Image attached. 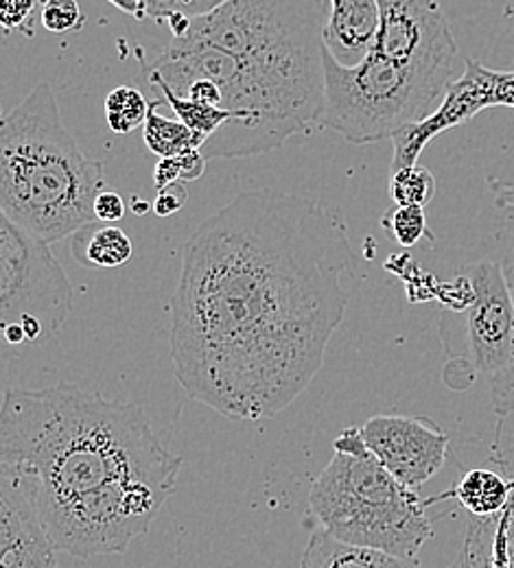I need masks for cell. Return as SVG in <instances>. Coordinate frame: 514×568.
<instances>
[{
	"instance_id": "6da1fadb",
	"label": "cell",
	"mask_w": 514,
	"mask_h": 568,
	"mask_svg": "<svg viewBox=\"0 0 514 568\" xmlns=\"http://www.w3.org/2000/svg\"><path fill=\"white\" fill-rule=\"evenodd\" d=\"M353 247L320 202L252 189L184 243L171 297L175 381L230 420L283 414L344 322Z\"/></svg>"
},
{
	"instance_id": "7a4b0ae2",
	"label": "cell",
	"mask_w": 514,
	"mask_h": 568,
	"mask_svg": "<svg viewBox=\"0 0 514 568\" xmlns=\"http://www.w3.org/2000/svg\"><path fill=\"white\" fill-rule=\"evenodd\" d=\"M180 468L182 457L160 444L139 405L73 383L4 392L0 470L20 477L38 505L121 479L175 490Z\"/></svg>"
},
{
	"instance_id": "3957f363",
	"label": "cell",
	"mask_w": 514,
	"mask_h": 568,
	"mask_svg": "<svg viewBox=\"0 0 514 568\" xmlns=\"http://www.w3.org/2000/svg\"><path fill=\"white\" fill-rule=\"evenodd\" d=\"M103 191V164L74 142L53 88L38 83L0 125V213L51 245L97 221Z\"/></svg>"
},
{
	"instance_id": "277c9868",
	"label": "cell",
	"mask_w": 514,
	"mask_h": 568,
	"mask_svg": "<svg viewBox=\"0 0 514 568\" xmlns=\"http://www.w3.org/2000/svg\"><path fill=\"white\" fill-rule=\"evenodd\" d=\"M333 450L309 490L318 527L344 545L416 558L432 538V523L416 490L387 473L367 448L362 428H346Z\"/></svg>"
},
{
	"instance_id": "5b68a950",
	"label": "cell",
	"mask_w": 514,
	"mask_h": 568,
	"mask_svg": "<svg viewBox=\"0 0 514 568\" xmlns=\"http://www.w3.org/2000/svg\"><path fill=\"white\" fill-rule=\"evenodd\" d=\"M326 22L329 0H228L184 38L324 101Z\"/></svg>"
},
{
	"instance_id": "8992f818",
	"label": "cell",
	"mask_w": 514,
	"mask_h": 568,
	"mask_svg": "<svg viewBox=\"0 0 514 568\" xmlns=\"http://www.w3.org/2000/svg\"><path fill=\"white\" fill-rule=\"evenodd\" d=\"M324 108L318 125L351 144L392 141L430 119L446 90L376 53L357 67H342L324 44Z\"/></svg>"
},
{
	"instance_id": "52a82bcc",
	"label": "cell",
	"mask_w": 514,
	"mask_h": 568,
	"mask_svg": "<svg viewBox=\"0 0 514 568\" xmlns=\"http://www.w3.org/2000/svg\"><path fill=\"white\" fill-rule=\"evenodd\" d=\"M73 311V284L49 243L0 213V324L9 346H42Z\"/></svg>"
},
{
	"instance_id": "ba28073f",
	"label": "cell",
	"mask_w": 514,
	"mask_h": 568,
	"mask_svg": "<svg viewBox=\"0 0 514 568\" xmlns=\"http://www.w3.org/2000/svg\"><path fill=\"white\" fill-rule=\"evenodd\" d=\"M173 490L148 479H121L85 495L40 503L38 509L58 551L74 558L125 554L148 534Z\"/></svg>"
},
{
	"instance_id": "9c48e42d",
	"label": "cell",
	"mask_w": 514,
	"mask_h": 568,
	"mask_svg": "<svg viewBox=\"0 0 514 568\" xmlns=\"http://www.w3.org/2000/svg\"><path fill=\"white\" fill-rule=\"evenodd\" d=\"M473 286V300L464 311H444L442 342L446 353L462 358L473 372L491 381L502 376L514 361V300L504 263L475 261L462 267Z\"/></svg>"
},
{
	"instance_id": "30bf717a",
	"label": "cell",
	"mask_w": 514,
	"mask_h": 568,
	"mask_svg": "<svg viewBox=\"0 0 514 568\" xmlns=\"http://www.w3.org/2000/svg\"><path fill=\"white\" fill-rule=\"evenodd\" d=\"M379 31L370 53L405 67L442 90L462 77L460 51L441 0H376Z\"/></svg>"
},
{
	"instance_id": "8fae6325",
	"label": "cell",
	"mask_w": 514,
	"mask_h": 568,
	"mask_svg": "<svg viewBox=\"0 0 514 568\" xmlns=\"http://www.w3.org/2000/svg\"><path fill=\"white\" fill-rule=\"evenodd\" d=\"M362 435L387 473L410 490L423 488L444 468L449 435L427 418L374 416Z\"/></svg>"
},
{
	"instance_id": "7c38bea8",
	"label": "cell",
	"mask_w": 514,
	"mask_h": 568,
	"mask_svg": "<svg viewBox=\"0 0 514 568\" xmlns=\"http://www.w3.org/2000/svg\"><path fill=\"white\" fill-rule=\"evenodd\" d=\"M56 551L31 488L0 470V568H56Z\"/></svg>"
},
{
	"instance_id": "4fadbf2b",
	"label": "cell",
	"mask_w": 514,
	"mask_h": 568,
	"mask_svg": "<svg viewBox=\"0 0 514 568\" xmlns=\"http://www.w3.org/2000/svg\"><path fill=\"white\" fill-rule=\"evenodd\" d=\"M379 31L376 0H329L324 44L342 67L366 60Z\"/></svg>"
},
{
	"instance_id": "5bb4252c",
	"label": "cell",
	"mask_w": 514,
	"mask_h": 568,
	"mask_svg": "<svg viewBox=\"0 0 514 568\" xmlns=\"http://www.w3.org/2000/svg\"><path fill=\"white\" fill-rule=\"evenodd\" d=\"M302 568H423L416 558H403L379 549L353 547L335 540L322 527L311 531L302 554Z\"/></svg>"
},
{
	"instance_id": "9a60e30c",
	"label": "cell",
	"mask_w": 514,
	"mask_h": 568,
	"mask_svg": "<svg viewBox=\"0 0 514 568\" xmlns=\"http://www.w3.org/2000/svg\"><path fill=\"white\" fill-rule=\"evenodd\" d=\"M73 239L74 256L83 265L114 270L125 265L134 254L130 236L114 225H101V227L90 225L77 232Z\"/></svg>"
},
{
	"instance_id": "2e32d148",
	"label": "cell",
	"mask_w": 514,
	"mask_h": 568,
	"mask_svg": "<svg viewBox=\"0 0 514 568\" xmlns=\"http://www.w3.org/2000/svg\"><path fill=\"white\" fill-rule=\"evenodd\" d=\"M162 99H153L149 108L148 121L143 125V139L148 144L149 151L153 155L162 158H178L189 151H202L206 141L198 136L193 130H189L182 121L178 119H167L158 114V105Z\"/></svg>"
},
{
	"instance_id": "e0dca14e",
	"label": "cell",
	"mask_w": 514,
	"mask_h": 568,
	"mask_svg": "<svg viewBox=\"0 0 514 568\" xmlns=\"http://www.w3.org/2000/svg\"><path fill=\"white\" fill-rule=\"evenodd\" d=\"M508 497H511L508 481L497 473L484 470V468L468 470L455 488V498L473 516H493L502 511L504 505L508 503Z\"/></svg>"
},
{
	"instance_id": "ac0fdd59",
	"label": "cell",
	"mask_w": 514,
	"mask_h": 568,
	"mask_svg": "<svg viewBox=\"0 0 514 568\" xmlns=\"http://www.w3.org/2000/svg\"><path fill=\"white\" fill-rule=\"evenodd\" d=\"M148 83L155 90V94L175 112V119L182 121L189 130H193L198 136H202L206 142H209V139H213L223 125L234 121V116L228 110H221V108H215V105H206V103H198V101L178 97L160 79L148 77Z\"/></svg>"
},
{
	"instance_id": "d6986e66",
	"label": "cell",
	"mask_w": 514,
	"mask_h": 568,
	"mask_svg": "<svg viewBox=\"0 0 514 568\" xmlns=\"http://www.w3.org/2000/svg\"><path fill=\"white\" fill-rule=\"evenodd\" d=\"M151 101L137 88L119 85L105 97V116L114 134H132L148 121Z\"/></svg>"
},
{
	"instance_id": "ffe728a7",
	"label": "cell",
	"mask_w": 514,
	"mask_h": 568,
	"mask_svg": "<svg viewBox=\"0 0 514 568\" xmlns=\"http://www.w3.org/2000/svg\"><path fill=\"white\" fill-rule=\"evenodd\" d=\"M390 195L396 206L427 209L436 195V178L419 162L390 175Z\"/></svg>"
},
{
	"instance_id": "44dd1931",
	"label": "cell",
	"mask_w": 514,
	"mask_h": 568,
	"mask_svg": "<svg viewBox=\"0 0 514 568\" xmlns=\"http://www.w3.org/2000/svg\"><path fill=\"white\" fill-rule=\"evenodd\" d=\"M206 155L198 149V151H189L184 155L178 158H162L158 160L155 169H153V186L155 191H162L171 184L178 182H195L204 175L206 171Z\"/></svg>"
},
{
	"instance_id": "7402d4cb",
	"label": "cell",
	"mask_w": 514,
	"mask_h": 568,
	"mask_svg": "<svg viewBox=\"0 0 514 568\" xmlns=\"http://www.w3.org/2000/svg\"><path fill=\"white\" fill-rule=\"evenodd\" d=\"M383 225L392 230L401 247H414L425 236H430L425 209H416V206H399L387 219H383Z\"/></svg>"
},
{
	"instance_id": "603a6c76",
	"label": "cell",
	"mask_w": 514,
	"mask_h": 568,
	"mask_svg": "<svg viewBox=\"0 0 514 568\" xmlns=\"http://www.w3.org/2000/svg\"><path fill=\"white\" fill-rule=\"evenodd\" d=\"M223 2L228 0H145V13L158 22H169L175 16L195 20L213 13Z\"/></svg>"
},
{
	"instance_id": "cb8c5ba5",
	"label": "cell",
	"mask_w": 514,
	"mask_h": 568,
	"mask_svg": "<svg viewBox=\"0 0 514 568\" xmlns=\"http://www.w3.org/2000/svg\"><path fill=\"white\" fill-rule=\"evenodd\" d=\"M83 22L85 16L77 0H47L42 7V24L51 33L79 31Z\"/></svg>"
},
{
	"instance_id": "d4e9b609",
	"label": "cell",
	"mask_w": 514,
	"mask_h": 568,
	"mask_svg": "<svg viewBox=\"0 0 514 568\" xmlns=\"http://www.w3.org/2000/svg\"><path fill=\"white\" fill-rule=\"evenodd\" d=\"M504 272H506V281L514 300V256L504 261ZM491 394H493V407L500 416L514 414V361L502 376L491 381Z\"/></svg>"
},
{
	"instance_id": "484cf974",
	"label": "cell",
	"mask_w": 514,
	"mask_h": 568,
	"mask_svg": "<svg viewBox=\"0 0 514 568\" xmlns=\"http://www.w3.org/2000/svg\"><path fill=\"white\" fill-rule=\"evenodd\" d=\"M486 101L488 108L514 110V71H495L486 67Z\"/></svg>"
},
{
	"instance_id": "4316f807",
	"label": "cell",
	"mask_w": 514,
	"mask_h": 568,
	"mask_svg": "<svg viewBox=\"0 0 514 568\" xmlns=\"http://www.w3.org/2000/svg\"><path fill=\"white\" fill-rule=\"evenodd\" d=\"M187 200H189V193H187L184 184L178 182V184H171V186L158 191V195H155L151 209H153L155 216L167 219V216H171V214L180 213V211L184 209Z\"/></svg>"
},
{
	"instance_id": "83f0119b",
	"label": "cell",
	"mask_w": 514,
	"mask_h": 568,
	"mask_svg": "<svg viewBox=\"0 0 514 568\" xmlns=\"http://www.w3.org/2000/svg\"><path fill=\"white\" fill-rule=\"evenodd\" d=\"M125 202L119 193H112V191H103L97 202H94V219L99 223H119L123 216H125Z\"/></svg>"
},
{
	"instance_id": "f1b7e54d",
	"label": "cell",
	"mask_w": 514,
	"mask_h": 568,
	"mask_svg": "<svg viewBox=\"0 0 514 568\" xmlns=\"http://www.w3.org/2000/svg\"><path fill=\"white\" fill-rule=\"evenodd\" d=\"M36 0H0V13L7 29H20L29 18Z\"/></svg>"
},
{
	"instance_id": "f546056e",
	"label": "cell",
	"mask_w": 514,
	"mask_h": 568,
	"mask_svg": "<svg viewBox=\"0 0 514 568\" xmlns=\"http://www.w3.org/2000/svg\"><path fill=\"white\" fill-rule=\"evenodd\" d=\"M110 4H114L119 11L137 16V18H145V0H108Z\"/></svg>"
},
{
	"instance_id": "4dcf8cb0",
	"label": "cell",
	"mask_w": 514,
	"mask_h": 568,
	"mask_svg": "<svg viewBox=\"0 0 514 568\" xmlns=\"http://www.w3.org/2000/svg\"><path fill=\"white\" fill-rule=\"evenodd\" d=\"M149 211L148 202H143V200H134V213L137 214H145Z\"/></svg>"
}]
</instances>
